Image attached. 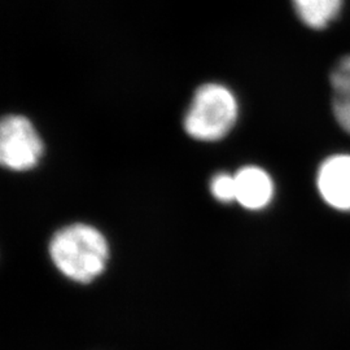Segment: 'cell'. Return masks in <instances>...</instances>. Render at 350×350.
Segmentation results:
<instances>
[{"label": "cell", "instance_id": "cell-1", "mask_svg": "<svg viewBox=\"0 0 350 350\" xmlns=\"http://www.w3.org/2000/svg\"><path fill=\"white\" fill-rule=\"evenodd\" d=\"M50 256L64 276L77 283H90L105 270L109 245L105 237L94 226L75 224L53 235Z\"/></svg>", "mask_w": 350, "mask_h": 350}, {"label": "cell", "instance_id": "cell-5", "mask_svg": "<svg viewBox=\"0 0 350 350\" xmlns=\"http://www.w3.org/2000/svg\"><path fill=\"white\" fill-rule=\"evenodd\" d=\"M235 176L237 201L248 211H261L274 196L271 176L258 166H244Z\"/></svg>", "mask_w": 350, "mask_h": 350}, {"label": "cell", "instance_id": "cell-7", "mask_svg": "<svg viewBox=\"0 0 350 350\" xmlns=\"http://www.w3.org/2000/svg\"><path fill=\"white\" fill-rule=\"evenodd\" d=\"M304 25L322 30L331 25L341 12L344 0H291Z\"/></svg>", "mask_w": 350, "mask_h": 350}, {"label": "cell", "instance_id": "cell-8", "mask_svg": "<svg viewBox=\"0 0 350 350\" xmlns=\"http://www.w3.org/2000/svg\"><path fill=\"white\" fill-rule=\"evenodd\" d=\"M211 191L213 196L221 202L237 201L235 176L226 173L215 175L211 182Z\"/></svg>", "mask_w": 350, "mask_h": 350}, {"label": "cell", "instance_id": "cell-2", "mask_svg": "<svg viewBox=\"0 0 350 350\" xmlns=\"http://www.w3.org/2000/svg\"><path fill=\"white\" fill-rule=\"evenodd\" d=\"M237 96L221 83H205L196 90L185 117V130L191 138L215 142L225 138L237 124Z\"/></svg>", "mask_w": 350, "mask_h": 350}, {"label": "cell", "instance_id": "cell-3", "mask_svg": "<svg viewBox=\"0 0 350 350\" xmlns=\"http://www.w3.org/2000/svg\"><path fill=\"white\" fill-rule=\"evenodd\" d=\"M43 142L33 124L20 114L3 118L0 125V161L13 172L36 167L43 156Z\"/></svg>", "mask_w": 350, "mask_h": 350}, {"label": "cell", "instance_id": "cell-4", "mask_svg": "<svg viewBox=\"0 0 350 350\" xmlns=\"http://www.w3.org/2000/svg\"><path fill=\"white\" fill-rule=\"evenodd\" d=\"M317 187L321 198L331 208L350 211V154L338 153L321 163L317 173Z\"/></svg>", "mask_w": 350, "mask_h": 350}, {"label": "cell", "instance_id": "cell-6", "mask_svg": "<svg viewBox=\"0 0 350 350\" xmlns=\"http://www.w3.org/2000/svg\"><path fill=\"white\" fill-rule=\"evenodd\" d=\"M329 81L335 118L338 125L350 134V55L338 60Z\"/></svg>", "mask_w": 350, "mask_h": 350}]
</instances>
